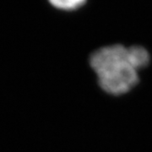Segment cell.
<instances>
[{"label": "cell", "instance_id": "1", "mask_svg": "<svg viewBox=\"0 0 152 152\" xmlns=\"http://www.w3.org/2000/svg\"><path fill=\"white\" fill-rule=\"evenodd\" d=\"M149 63L150 54L145 48L120 44L97 49L90 58L99 87L115 96L131 91L140 81V71Z\"/></svg>", "mask_w": 152, "mask_h": 152}, {"label": "cell", "instance_id": "2", "mask_svg": "<svg viewBox=\"0 0 152 152\" xmlns=\"http://www.w3.org/2000/svg\"><path fill=\"white\" fill-rule=\"evenodd\" d=\"M52 5L63 10H73L82 6L86 0H48Z\"/></svg>", "mask_w": 152, "mask_h": 152}]
</instances>
